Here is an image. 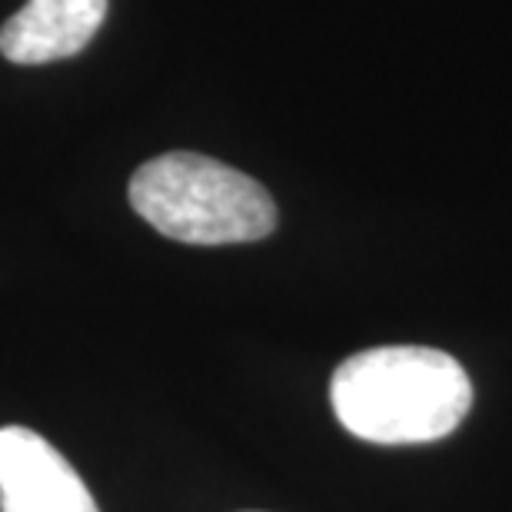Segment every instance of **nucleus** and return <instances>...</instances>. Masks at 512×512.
Masks as SVG:
<instances>
[{"mask_svg": "<svg viewBox=\"0 0 512 512\" xmlns=\"http://www.w3.org/2000/svg\"><path fill=\"white\" fill-rule=\"evenodd\" d=\"M107 0H27L0 27V54L10 64H50L77 57L104 27Z\"/></svg>", "mask_w": 512, "mask_h": 512, "instance_id": "20e7f679", "label": "nucleus"}, {"mask_svg": "<svg viewBox=\"0 0 512 512\" xmlns=\"http://www.w3.org/2000/svg\"><path fill=\"white\" fill-rule=\"evenodd\" d=\"M330 403L346 433L380 446L449 436L473 406L463 363L433 346H373L336 366Z\"/></svg>", "mask_w": 512, "mask_h": 512, "instance_id": "f257e3e1", "label": "nucleus"}, {"mask_svg": "<svg viewBox=\"0 0 512 512\" xmlns=\"http://www.w3.org/2000/svg\"><path fill=\"white\" fill-rule=\"evenodd\" d=\"M127 197L153 230L193 247L256 243L276 230V203L263 183L187 150L143 163Z\"/></svg>", "mask_w": 512, "mask_h": 512, "instance_id": "f03ea898", "label": "nucleus"}, {"mask_svg": "<svg viewBox=\"0 0 512 512\" xmlns=\"http://www.w3.org/2000/svg\"><path fill=\"white\" fill-rule=\"evenodd\" d=\"M0 512H100V506L57 446L27 426H4Z\"/></svg>", "mask_w": 512, "mask_h": 512, "instance_id": "7ed1b4c3", "label": "nucleus"}]
</instances>
